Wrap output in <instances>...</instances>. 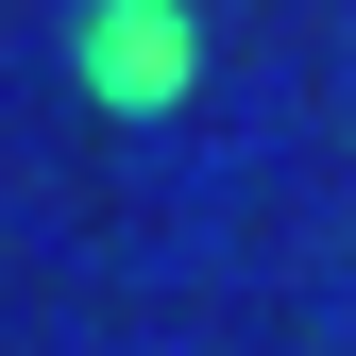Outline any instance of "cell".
Here are the masks:
<instances>
[{
    "instance_id": "cell-1",
    "label": "cell",
    "mask_w": 356,
    "mask_h": 356,
    "mask_svg": "<svg viewBox=\"0 0 356 356\" xmlns=\"http://www.w3.org/2000/svg\"><path fill=\"white\" fill-rule=\"evenodd\" d=\"M68 85H102L119 119L187 102V85H204V17H187V0H68Z\"/></svg>"
}]
</instances>
